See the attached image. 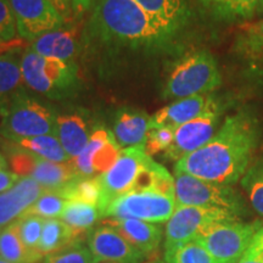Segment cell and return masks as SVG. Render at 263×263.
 <instances>
[{
  "mask_svg": "<svg viewBox=\"0 0 263 263\" xmlns=\"http://www.w3.org/2000/svg\"><path fill=\"white\" fill-rule=\"evenodd\" d=\"M122 149L115 139L114 133L100 127L91 132L87 146L70 163L81 178H94L107 172L120 159Z\"/></svg>",
  "mask_w": 263,
  "mask_h": 263,
  "instance_id": "12",
  "label": "cell"
},
{
  "mask_svg": "<svg viewBox=\"0 0 263 263\" xmlns=\"http://www.w3.org/2000/svg\"><path fill=\"white\" fill-rule=\"evenodd\" d=\"M151 117L136 108L123 107L115 115L114 137L121 149L145 145Z\"/></svg>",
  "mask_w": 263,
  "mask_h": 263,
  "instance_id": "19",
  "label": "cell"
},
{
  "mask_svg": "<svg viewBox=\"0 0 263 263\" xmlns=\"http://www.w3.org/2000/svg\"><path fill=\"white\" fill-rule=\"evenodd\" d=\"M222 111V104L218 103L201 116L176 128L173 143L164 153V156L177 162L209 143L217 133Z\"/></svg>",
  "mask_w": 263,
  "mask_h": 263,
  "instance_id": "13",
  "label": "cell"
},
{
  "mask_svg": "<svg viewBox=\"0 0 263 263\" xmlns=\"http://www.w3.org/2000/svg\"><path fill=\"white\" fill-rule=\"evenodd\" d=\"M141 263H166V261H164V259H162V258H160V257H153V256H150L147 261H144Z\"/></svg>",
  "mask_w": 263,
  "mask_h": 263,
  "instance_id": "44",
  "label": "cell"
},
{
  "mask_svg": "<svg viewBox=\"0 0 263 263\" xmlns=\"http://www.w3.org/2000/svg\"><path fill=\"white\" fill-rule=\"evenodd\" d=\"M0 257L11 263H39L44 259L39 252L29 251L24 245L20 238L17 222L2 230Z\"/></svg>",
  "mask_w": 263,
  "mask_h": 263,
  "instance_id": "27",
  "label": "cell"
},
{
  "mask_svg": "<svg viewBox=\"0 0 263 263\" xmlns=\"http://www.w3.org/2000/svg\"><path fill=\"white\" fill-rule=\"evenodd\" d=\"M242 78L256 93L263 95V71H242Z\"/></svg>",
  "mask_w": 263,
  "mask_h": 263,
  "instance_id": "39",
  "label": "cell"
},
{
  "mask_svg": "<svg viewBox=\"0 0 263 263\" xmlns=\"http://www.w3.org/2000/svg\"><path fill=\"white\" fill-rule=\"evenodd\" d=\"M262 122L252 108L230 115L209 143L177 161L174 172L226 185L241 179L262 137Z\"/></svg>",
  "mask_w": 263,
  "mask_h": 263,
  "instance_id": "1",
  "label": "cell"
},
{
  "mask_svg": "<svg viewBox=\"0 0 263 263\" xmlns=\"http://www.w3.org/2000/svg\"><path fill=\"white\" fill-rule=\"evenodd\" d=\"M8 155L12 172L18 177H31L48 192H58L78 177L70 161L66 163L51 162L33 155L14 143H11Z\"/></svg>",
  "mask_w": 263,
  "mask_h": 263,
  "instance_id": "11",
  "label": "cell"
},
{
  "mask_svg": "<svg viewBox=\"0 0 263 263\" xmlns=\"http://www.w3.org/2000/svg\"><path fill=\"white\" fill-rule=\"evenodd\" d=\"M21 70L26 87L54 100L72 97L80 85V72L73 60L44 58L31 49L22 54Z\"/></svg>",
  "mask_w": 263,
  "mask_h": 263,
  "instance_id": "3",
  "label": "cell"
},
{
  "mask_svg": "<svg viewBox=\"0 0 263 263\" xmlns=\"http://www.w3.org/2000/svg\"><path fill=\"white\" fill-rule=\"evenodd\" d=\"M261 222H222L212 226L195 239L205 248L217 263H235L249 249Z\"/></svg>",
  "mask_w": 263,
  "mask_h": 263,
  "instance_id": "7",
  "label": "cell"
},
{
  "mask_svg": "<svg viewBox=\"0 0 263 263\" xmlns=\"http://www.w3.org/2000/svg\"><path fill=\"white\" fill-rule=\"evenodd\" d=\"M48 2L60 12L65 20L73 17V15H72V0H48Z\"/></svg>",
  "mask_w": 263,
  "mask_h": 263,
  "instance_id": "42",
  "label": "cell"
},
{
  "mask_svg": "<svg viewBox=\"0 0 263 263\" xmlns=\"http://www.w3.org/2000/svg\"><path fill=\"white\" fill-rule=\"evenodd\" d=\"M177 207L176 197L146 190L120 196L105 210L108 218H133L150 223L167 222Z\"/></svg>",
  "mask_w": 263,
  "mask_h": 263,
  "instance_id": "10",
  "label": "cell"
},
{
  "mask_svg": "<svg viewBox=\"0 0 263 263\" xmlns=\"http://www.w3.org/2000/svg\"><path fill=\"white\" fill-rule=\"evenodd\" d=\"M203 11L221 22L249 21L255 16L262 0H196Z\"/></svg>",
  "mask_w": 263,
  "mask_h": 263,
  "instance_id": "24",
  "label": "cell"
},
{
  "mask_svg": "<svg viewBox=\"0 0 263 263\" xmlns=\"http://www.w3.org/2000/svg\"><path fill=\"white\" fill-rule=\"evenodd\" d=\"M104 263H111V262H104Z\"/></svg>",
  "mask_w": 263,
  "mask_h": 263,
  "instance_id": "50",
  "label": "cell"
},
{
  "mask_svg": "<svg viewBox=\"0 0 263 263\" xmlns=\"http://www.w3.org/2000/svg\"><path fill=\"white\" fill-rule=\"evenodd\" d=\"M234 52L244 62L242 71H263V41L239 35L234 43Z\"/></svg>",
  "mask_w": 263,
  "mask_h": 263,
  "instance_id": "32",
  "label": "cell"
},
{
  "mask_svg": "<svg viewBox=\"0 0 263 263\" xmlns=\"http://www.w3.org/2000/svg\"><path fill=\"white\" fill-rule=\"evenodd\" d=\"M20 37L33 42L44 33L65 27L66 20L48 0H9Z\"/></svg>",
  "mask_w": 263,
  "mask_h": 263,
  "instance_id": "14",
  "label": "cell"
},
{
  "mask_svg": "<svg viewBox=\"0 0 263 263\" xmlns=\"http://www.w3.org/2000/svg\"><path fill=\"white\" fill-rule=\"evenodd\" d=\"M29 49L41 57L70 61L78 51L76 29L62 27L44 33L32 42Z\"/></svg>",
  "mask_w": 263,
  "mask_h": 263,
  "instance_id": "21",
  "label": "cell"
},
{
  "mask_svg": "<svg viewBox=\"0 0 263 263\" xmlns=\"http://www.w3.org/2000/svg\"><path fill=\"white\" fill-rule=\"evenodd\" d=\"M17 33L15 15L9 0H0V39L4 43L15 41Z\"/></svg>",
  "mask_w": 263,
  "mask_h": 263,
  "instance_id": "37",
  "label": "cell"
},
{
  "mask_svg": "<svg viewBox=\"0 0 263 263\" xmlns=\"http://www.w3.org/2000/svg\"><path fill=\"white\" fill-rule=\"evenodd\" d=\"M235 263H263V252H257V254H248V252H245L241 256V258Z\"/></svg>",
  "mask_w": 263,
  "mask_h": 263,
  "instance_id": "43",
  "label": "cell"
},
{
  "mask_svg": "<svg viewBox=\"0 0 263 263\" xmlns=\"http://www.w3.org/2000/svg\"><path fill=\"white\" fill-rule=\"evenodd\" d=\"M174 139V128L171 127H150L145 141V151L147 155L166 153L172 145Z\"/></svg>",
  "mask_w": 263,
  "mask_h": 263,
  "instance_id": "36",
  "label": "cell"
},
{
  "mask_svg": "<svg viewBox=\"0 0 263 263\" xmlns=\"http://www.w3.org/2000/svg\"><path fill=\"white\" fill-rule=\"evenodd\" d=\"M67 200L59 195L57 192H48L44 190L41 197L29 207L25 215L39 216L44 219L58 218L64 211Z\"/></svg>",
  "mask_w": 263,
  "mask_h": 263,
  "instance_id": "34",
  "label": "cell"
},
{
  "mask_svg": "<svg viewBox=\"0 0 263 263\" xmlns=\"http://www.w3.org/2000/svg\"><path fill=\"white\" fill-rule=\"evenodd\" d=\"M151 16L159 20L171 32L178 33L188 24L190 8L188 0H133Z\"/></svg>",
  "mask_w": 263,
  "mask_h": 263,
  "instance_id": "22",
  "label": "cell"
},
{
  "mask_svg": "<svg viewBox=\"0 0 263 263\" xmlns=\"http://www.w3.org/2000/svg\"><path fill=\"white\" fill-rule=\"evenodd\" d=\"M163 259L166 263H217L196 240L164 249Z\"/></svg>",
  "mask_w": 263,
  "mask_h": 263,
  "instance_id": "30",
  "label": "cell"
},
{
  "mask_svg": "<svg viewBox=\"0 0 263 263\" xmlns=\"http://www.w3.org/2000/svg\"><path fill=\"white\" fill-rule=\"evenodd\" d=\"M14 144L29 151L33 155L51 161V162L66 163L71 161V157L67 155V153L62 147L57 134H45V136L26 138V139L15 141Z\"/></svg>",
  "mask_w": 263,
  "mask_h": 263,
  "instance_id": "28",
  "label": "cell"
},
{
  "mask_svg": "<svg viewBox=\"0 0 263 263\" xmlns=\"http://www.w3.org/2000/svg\"><path fill=\"white\" fill-rule=\"evenodd\" d=\"M0 263H11V262L6 261V259H4V258H2V257H0Z\"/></svg>",
  "mask_w": 263,
  "mask_h": 263,
  "instance_id": "48",
  "label": "cell"
},
{
  "mask_svg": "<svg viewBox=\"0 0 263 263\" xmlns=\"http://www.w3.org/2000/svg\"><path fill=\"white\" fill-rule=\"evenodd\" d=\"M241 186L255 211L263 217V157L249 166L241 177Z\"/></svg>",
  "mask_w": 263,
  "mask_h": 263,
  "instance_id": "31",
  "label": "cell"
},
{
  "mask_svg": "<svg viewBox=\"0 0 263 263\" xmlns=\"http://www.w3.org/2000/svg\"><path fill=\"white\" fill-rule=\"evenodd\" d=\"M88 248L99 262L141 263L149 258L129 244L116 229L103 223L87 235Z\"/></svg>",
  "mask_w": 263,
  "mask_h": 263,
  "instance_id": "15",
  "label": "cell"
},
{
  "mask_svg": "<svg viewBox=\"0 0 263 263\" xmlns=\"http://www.w3.org/2000/svg\"><path fill=\"white\" fill-rule=\"evenodd\" d=\"M0 170H8V161L2 153H0Z\"/></svg>",
  "mask_w": 263,
  "mask_h": 263,
  "instance_id": "45",
  "label": "cell"
},
{
  "mask_svg": "<svg viewBox=\"0 0 263 263\" xmlns=\"http://www.w3.org/2000/svg\"><path fill=\"white\" fill-rule=\"evenodd\" d=\"M42 263H99V261L89 248L78 240L55 254L45 256Z\"/></svg>",
  "mask_w": 263,
  "mask_h": 263,
  "instance_id": "33",
  "label": "cell"
},
{
  "mask_svg": "<svg viewBox=\"0 0 263 263\" xmlns=\"http://www.w3.org/2000/svg\"><path fill=\"white\" fill-rule=\"evenodd\" d=\"M97 0H72V15L76 18H81L85 12L93 8Z\"/></svg>",
  "mask_w": 263,
  "mask_h": 263,
  "instance_id": "41",
  "label": "cell"
},
{
  "mask_svg": "<svg viewBox=\"0 0 263 263\" xmlns=\"http://www.w3.org/2000/svg\"><path fill=\"white\" fill-rule=\"evenodd\" d=\"M24 51L12 47L0 54V120L12 98L24 89L21 60Z\"/></svg>",
  "mask_w": 263,
  "mask_h": 263,
  "instance_id": "20",
  "label": "cell"
},
{
  "mask_svg": "<svg viewBox=\"0 0 263 263\" xmlns=\"http://www.w3.org/2000/svg\"><path fill=\"white\" fill-rule=\"evenodd\" d=\"M234 213L218 209L177 205L164 228V249L195 240L212 226L239 219Z\"/></svg>",
  "mask_w": 263,
  "mask_h": 263,
  "instance_id": "8",
  "label": "cell"
},
{
  "mask_svg": "<svg viewBox=\"0 0 263 263\" xmlns=\"http://www.w3.org/2000/svg\"><path fill=\"white\" fill-rule=\"evenodd\" d=\"M218 103V99L210 94L178 99L156 111L151 116L150 127H171L176 129L194 118L201 116Z\"/></svg>",
  "mask_w": 263,
  "mask_h": 263,
  "instance_id": "16",
  "label": "cell"
},
{
  "mask_svg": "<svg viewBox=\"0 0 263 263\" xmlns=\"http://www.w3.org/2000/svg\"><path fill=\"white\" fill-rule=\"evenodd\" d=\"M57 193L67 201L84 202L98 207L101 199V186L99 177H94V178L76 177Z\"/></svg>",
  "mask_w": 263,
  "mask_h": 263,
  "instance_id": "29",
  "label": "cell"
},
{
  "mask_svg": "<svg viewBox=\"0 0 263 263\" xmlns=\"http://www.w3.org/2000/svg\"><path fill=\"white\" fill-rule=\"evenodd\" d=\"M85 34L94 45L138 51L162 47L176 33L133 0H97Z\"/></svg>",
  "mask_w": 263,
  "mask_h": 263,
  "instance_id": "2",
  "label": "cell"
},
{
  "mask_svg": "<svg viewBox=\"0 0 263 263\" xmlns=\"http://www.w3.org/2000/svg\"><path fill=\"white\" fill-rule=\"evenodd\" d=\"M151 156L147 155L145 145L122 149L120 159L107 172L99 176L101 199L99 210L104 217L105 210L120 196L132 192L141 171L145 168Z\"/></svg>",
  "mask_w": 263,
  "mask_h": 263,
  "instance_id": "9",
  "label": "cell"
},
{
  "mask_svg": "<svg viewBox=\"0 0 263 263\" xmlns=\"http://www.w3.org/2000/svg\"><path fill=\"white\" fill-rule=\"evenodd\" d=\"M0 235H2V229H0Z\"/></svg>",
  "mask_w": 263,
  "mask_h": 263,
  "instance_id": "49",
  "label": "cell"
},
{
  "mask_svg": "<svg viewBox=\"0 0 263 263\" xmlns=\"http://www.w3.org/2000/svg\"><path fill=\"white\" fill-rule=\"evenodd\" d=\"M18 233L24 245L29 251L38 252V244L41 241L44 218L34 215H24L17 219Z\"/></svg>",
  "mask_w": 263,
  "mask_h": 263,
  "instance_id": "35",
  "label": "cell"
},
{
  "mask_svg": "<svg viewBox=\"0 0 263 263\" xmlns=\"http://www.w3.org/2000/svg\"><path fill=\"white\" fill-rule=\"evenodd\" d=\"M101 223L112 227L129 244L147 257L159 250L162 240V229L159 224L133 218H108Z\"/></svg>",
  "mask_w": 263,
  "mask_h": 263,
  "instance_id": "18",
  "label": "cell"
},
{
  "mask_svg": "<svg viewBox=\"0 0 263 263\" xmlns=\"http://www.w3.org/2000/svg\"><path fill=\"white\" fill-rule=\"evenodd\" d=\"M78 240L81 239H78L74 235L73 230L66 223L62 222L61 219H44L42 238L37 250L43 257H45V256L60 251L66 246L71 245L72 242L78 241ZM81 241H84V240H81Z\"/></svg>",
  "mask_w": 263,
  "mask_h": 263,
  "instance_id": "26",
  "label": "cell"
},
{
  "mask_svg": "<svg viewBox=\"0 0 263 263\" xmlns=\"http://www.w3.org/2000/svg\"><path fill=\"white\" fill-rule=\"evenodd\" d=\"M222 76L213 55L196 50L173 64L163 89L164 99H183L206 95L221 87Z\"/></svg>",
  "mask_w": 263,
  "mask_h": 263,
  "instance_id": "4",
  "label": "cell"
},
{
  "mask_svg": "<svg viewBox=\"0 0 263 263\" xmlns=\"http://www.w3.org/2000/svg\"><path fill=\"white\" fill-rule=\"evenodd\" d=\"M257 16H263V0L261 2V4H259V8H258V11H257Z\"/></svg>",
  "mask_w": 263,
  "mask_h": 263,
  "instance_id": "46",
  "label": "cell"
},
{
  "mask_svg": "<svg viewBox=\"0 0 263 263\" xmlns=\"http://www.w3.org/2000/svg\"><path fill=\"white\" fill-rule=\"evenodd\" d=\"M100 218H103V215L98 206L78 201H67L60 216L61 221L70 227L81 240H87L88 233Z\"/></svg>",
  "mask_w": 263,
  "mask_h": 263,
  "instance_id": "25",
  "label": "cell"
},
{
  "mask_svg": "<svg viewBox=\"0 0 263 263\" xmlns=\"http://www.w3.org/2000/svg\"><path fill=\"white\" fill-rule=\"evenodd\" d=\"M20 178L21 177H18L14 172H10L8 170H0V194L11 189L18 182Z\"/></svg>",
  "mask_w": 263,
  "mask_h": 263,
  "instance_id": "40",
  "label": "cell"
},
{
  "mask_svg": "<svg viewBox=\"0 0 263 263\" xmlns=\"http://www.w3.org/2000/svg\"><path fill=\"white\" fill-rule=\"evenodd\" d=\"M239 35L252 39H261L263 41V18L256 22H250V24L242 25L240 27Z\"/></svg>",
  "mask_w": 263,
  "mask_h": 263,
  "instance_id": "38",
  "label": "cell"
},
{
  "mask_svg": "<svg viewBox=\"0 0 263 263\" xmlns=\"http://www.w3.org/2000/svg\"><path fill=\"white\" fill-rule=\"evenodd\" d=\"M6 44V43H4L2 41V39H0V50H4V45ZM5 51V50H4Z\"/></svg>",
  "mask_w": 263,
  "mask_h": 263,
  "instance_id": "47",
  "label": "cell"
},
{
  "mask_svg": "<svg viewBox=\"0 0 263 263\" xmlns=\"http://www.w3.org/2000/svg\"><path fill=\"white\" fill-rule=\"evenodd\" d=\"M91 132L87 121L77 114L62 115L57 120V137L67 155L73 159L78 156L90 139Z\"/></svg>",
  "mask_w": 263,
  "mask_h": 263,
  "instance_id": "23",
  "label": "cell"
},
{
  "mask_svg": "<svg viewBox=\"0 0 263 263\" xmlns=\"http://www.w3.org/2000/svg\"><path fill=\"white\" fill-rule=\"evenodd\" d=\"M174 194L180 206L224 210L238 217L248 213L244 197L232 185L207 182L183 172H174Z\"/></svg>",
  "mask_w": 263,
  "mask_h": 263,
  "instance_id": "6",
  "label": "cell"
},
{
  "mask_svg": "<svg viewBox=\"0 0 263 263\" xmlns=\"http://www.w3.org/2000/svg\"><path fill=\"white\" fill-rule=\"evenodd\" d=\"M57 120L50 107L22 89L12 98L0 120V136L15 143L26 138L57 134Z\"/></svg>",
  "mask_w": 263,
  "mask_h": 263,
  "instance_id": "5",
  "label": "cell"
},
{
  "mask_svg": "<svg viewBox=\"0 0 263 263\" xmlns=\"http://www.w3.org/2000/svg\"><path fill=\"white\" fill-rule=\"evenodd\" d=\"M44 189L31 177H21L8 192L0 194V229L15 223L41 197Z\"/></svg>",
  "mask_w": 263,
  "mask_h": 263,
  "instance_id": "17",
  "label": "cell"
}]
</instances>
